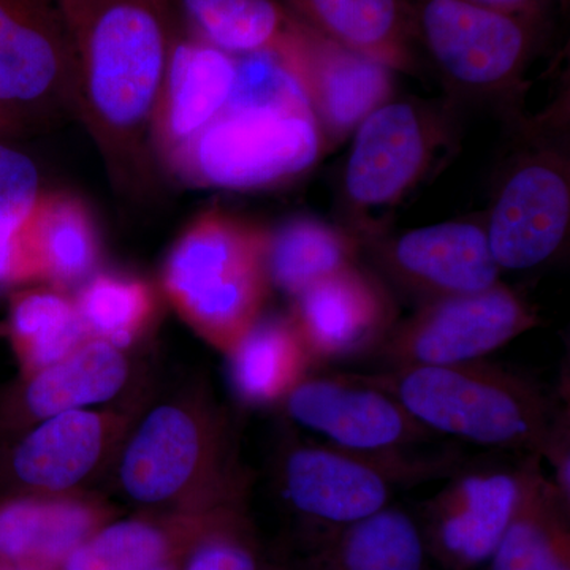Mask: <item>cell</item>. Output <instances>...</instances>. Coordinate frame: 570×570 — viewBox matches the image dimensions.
Here are the masks:
<instances>
[{
  "mask_svg": "<svg viewBox=\"0 0 570 570\" xmlns=\"http://www.w3.org/2000/svg\"><path fill=\"white\" fill-rule=\"evenodd\" d=\"M78 62L80 122L116 190L154 178L151 130L171 40L174 0H59Z\"/></svg>",
  "mask_w": 570,
  "mask_h": 570,
  "instance_id": "cell-1",
  "label": "cell"
},
{
  "mask_svg": "<svg viewBox=\"0 0 570 570\" xmlns=\"http://www.w3.org/2000/svg\"><path fill=\"white\" fill-rule=\"evenodd\" d=\"M325 146L306 96L273 52L236 56L223 111L164 165L193 187L261 190L309 171Z\"/></svg>",
  "mask_w": 570,
  "mask_h": 570,
  "instance_id": "cell-2",
  "label": "cell"
},
{
  "mask_svg": "<svg viewBox=\"0 0 570 570\" xmlns=\"http://www.w3.org/2000/svg\"><path fill=\"white\" fill-rule=\"evenodd\" d=\"M110 475L119 497L138 510L247 509L250 475L234 420L205 385L148 401Z\"/></svg>",
  "mask_w": 570,
  "mask_h": 570,
  "instance_id": "cell-3",
  "label": "cell"
},
{
  "mask_svg": "<svg viewBox=\"0 0 570 570\" xmlns=\"http://www.w3.org/2000/svg\"><path fill=\"white\" fill-rule=\"evenodd\" d=\"M358 377L400 401L436 436L521 456L542 459L560 411L534 381L485 360L390 367Z\"/></svg>",
  "mask_w": 570,
  "mask_h": 570,
  "instance_id": "cell-4",
  "label": "cell"
},
{
  "mask_svg": "<svg viewBox=\"0 0 570 570\" xmlns=\"http://www.w3.org/2000/svg\"><path fill=\"white\" fill-rule=\"evenodd\" d=\"M269 230L214 208L195 217L164 265L165 295L205 343L228 355L264 316Z\"/></svg>",
  "mask_w": 570,
  "mask_h": 570,
  "instance_id": "cell-5",
  "label": "cell"
},
{
  "mask_svg": "<svg viewBox=\"0 0 570 570\" xmlns=\"http://www.w3.org/2000/svg\"><path fill=\"white\" fill-rule=\"evenodd\" d=\"M515 140L494 179L483 225L501 272L549 264L569 239V99L512 121Z\"/></svg>",
  "mask_w": 570,
  "mask_h": 570,
  "instance_id": "cell-6",
  "label": "cell"
},
{
  "mask_svg": "<svg viewBox=\"0 0 570 570\" xmlns=\"http://www.w3.org/2000/svg\"><path fill=\"white\" fill-rule=\"evenodd\" d=\"M450 102L390 99L356 127L344 165L341 200L362 239L384 234L390 213L449 163L459 145Z\"/></svg>",
  "mask_w": 570,
  "mask_h": 570,
  "instance_id": "cell-7",
  "label": "cell"
},
{
  "mask_svg": "<svg viewBox=\"0 0 570 570\" xmlns=\"http://www.w3.org/2000/svg\"><path fill=\"white\" fill-rule=\"evenodd\" d=\"M415 33L456 96L501 105L521 118L524 75L538 55L543 17L502 13L468 0H420Z\"/></svg>",
  "mask_w": 570,
  "mask_h": 570,
  "instance_id": "cell-8",
  "label": "cell"
},
{
  "mask_svg": "<svg viewBox=\"0 0 570 570\" xmlns=\"http://www.w3.org/2000/svg\"><path fill=\"white\" fill-rule=\"evenodd\" d=\"M453 455H362L326 442L287 439L276 455V489L307 523L343 527L392 504L396 487L459 471Z\"/></svg>",
  "mask_w": 570,
  "mask_h": 570,
  "instance_id": "cell-9",
  "label": "cell"
},
{
  "mask_svg": "<svg viewBox=\"0 0 570 570\" xmlns=\"http://www.w3.org/2000/svg\"><path fill=\"white\" fill-rule=\"evenodd\" d=\"M138 392L108 406L63 412L0 441V497L91 491L110 474L148 404Z\"/></svg>",
  "mask_w": 570,
  "mask_h": 570,
  "instance_id": "cell-10",
  "label": "cell"
},
{
  "mask_svg": "<svg viewBox=\"0 0 570 570\" xmlns=\"http://www.w3.org/2000/svg\"><path fill=\"white\" fill-rule=\"evenodd\" d=\"M78 62L59 0H0V118L10 130L80 121Z\"/></svg>",
  "mask_w": 570,
  "mask_h": 570,
  "instance_id": "cell-11",
  "label": "cell"
},
{
  "mask_svg": "<svg viewBox=\"0 0 570 570\" xmlns=\"http://www.w3.org/2000/svg\"><path fill=\"white\" fill-rule=\"evenodd\" d=\"M540 324L538 311L499 281L474 294L423 302L373 352L390 367L444 366L483 360Z\"/></svg>",
  "mask_w": 570,
  "mask_h": 570,
  "instance_id": "cell-12",
  "label": "cell"
},
{
  "mask_svg": "<svg viewBox=\"0 0 570 570\" xmlns=\"http://www.w3.org/2000/svg\"><path fill=\"white\" fill-rule=\"evenodd\" d=\"M279 406L295 425L324 438L326 444L362 455H404L438 438L400 401L358 374L309 373Z\"/></svg>",
  "mask_w": 570,
  "mask_h": 570,
  "instance_id": "cell-13",
  "label": "cell"
},
{
  "mask_svg": "<svg viewBox=\"0 0 570 570\" xmlns=\"http://www.w3.org/2000/svg\"><path fill=\"white\" fill-rule=\"evenodd\" d=\"M275 55L305 94L325 153L343 145L371 112L392 99L395 71L326 39L298 18Z\"/></svg>",
  "mask_w": 570,
  "mask_h": 570,
  "instance_id": "cell-14",
  "label": "cell"
},
{
  "mask_svg": "<svg viewBox=\"0 0 570 570\" xmlns=\"http://www.w3.org/2000/svg\"><path fill=\"white\" fill-rule=\"evenodd\" d=\"M521 478L523 460L450 475L419 519L431 560L444 570L485 568L515 513Z\"/></svg>",
  "mask_w": 570,
  "mask_h": 570,
  "instance_id": "cell-15",
  "label": "cell"
},
{
  "mask_svg": "<svg viewBox=\"0 0 570 570\" xmlns=\"http://www.w3.org/2000/svg\"><path fill=\"white\" fill-rule=\"evenodd\" d=\"M365 246L385 276L423 302L485 291L501 275L483 220L426 225Z\"/></svg>",
  "mask_w": 570,
  "mask_h": 570,
  "instance_id": "cell-16",
  "label": "cell"
},
{
  "mask_svg": "<svg viewBox=\"0 0 570 570\" xmlns=\"http://www.w3.org/2000/svg\"><path fill=\"white\" fill-rule=\"evenodd\" d=\"M313 366L373 355L397 322L387 285L358 264L294 298L292 313Z\"/></svg>",
  "mask_w": 570,
  "mask_h": 570,
  "instance_id": "cell-17",
  "label": "cell"
},
{
  "mask_svg": "<svg viewBox=\"0 0 570 570\" xmlns=\"http://www.w3.org/2000/svg\"><path fill=\"white\" fill-rule=\"evenodd\" d=\"M134 376L129 351L89 337L52 365L0 390V441L63 412L108 406L129 395Z\"/></svg>",
  "mask_w": 570,
  "mask_h": 570,
  "instance_id": "cell-18",
  "label": "cell"
},
{
  "mask_svg": "<svg viewBox=\"0 0 570 570\" xmlns=\"http://www.w3.org/2000/svg\"><path fill=\"white\" fill-rule=\"evenodd\" d=\"M235 77V56L175 31L153 119L157 163L164 167L223 111Z\"/></svg>",
  "mask_w": 570,
  "mask_h": 570,
  "instance_id": "cell-19",
  "label": "cell"
},
{
  "mask_svg": "<svg viewBox=\"0 0 570 570\" xmlns=\"http://www.w3.org/2000/svg\"><path fill=\"white\" fill-rule=\"evenodd\" d=\"M119 517L92 491L0 497V558L36 570H59L71 551Z\"/></svg>",
  "mask_w": 570,
  "mask_h": 570,
  "instance_id": "cell-20",
  "label": "cell"
},
{
  "mask_svg": "<svg viewBox=\"0 0 570 570\" xmlns=\"http://www.w3.org/2000/svg\"><path fill=\"white\" fill-rule=\"evenodd\" d=\"M247 509L140 510L116 517L71 551L59 570H153L181 560L198 540Z\"/></svg>",
  "mask_w": 570,
  "mask_h": 570,
  "instance_id": "cell-21",
  "label": "cell"
},
{
  "mask_svg": "<svg viewBox=\"0 0 570 570\" xmlns=\"http://www.w3.org/2000/svg\"><path fill=\"white\" fill-rule=\"evenodd\" d=\"M100 239L91 213L69 194H41L22 227V284L41 283L67 292L97 273Z\"/></svg>",
  "mask_w": 570,
  "mask_h": 570,
  "instance_id": "cell-22",
  "label": "cell"
},
{
  "mask_svg": "<svg viewBox=\"0 0 570 570\" xmlns=\"http://www.w3.org/2000/svg\"><path fill=\"white\" fill-rule=\"evenodd\" d=\"M311 29L395 73L419 70L414 9L406 0H279Z\"/></svg>",
  "mask_w": 570,
  "mask_h": 570,
  "instance_id": "cell-23",
  "label": "cell"
},
{
  "mask_svg": "<svg viewBox=\"0 0 570 570\" xmlns=\"http://www.w3.org/2000/svg\"><path fill=\"white\" fill-rule=\"evenodd\" d=\"M542 461L523 456L515 513L485 570H570V502L543 472Z\"/></svg>",
  "mask_w": 570,
  "mask_h": 570,
  "instance_id": "cell-24",
  "label": "cell"
},
{
  "mask_svg": "<svg viewBox=\"0 0 570 570\" xmlns=\"http://www.w3.org/2000/svg\"><path fill=\"white\" fill-rule=\"evenodd\" d=\"M425 538L417 517L400 505L328 528L307 557V570H428Z\"/></svg>",
  "mask_w": 570,
  "mask_h": 570,
  "instance_id": "cell-25",
  "label": "cell"
},
{
  "mask_svg": "<svg viewBox=\"0 0 570 570\" xmlns=\"http://www.w3.org/2000/svg\"><path fill=\"white\" fill-rule=\"evenodd\" d=\"M228 360V381L245 406H275L311 373L313 362L291 316L255 322Z\"/></svg>",
  "mask_w": 570,
  "mask_h": 570,
  "instance_id": "cell-26",
  "label": "cell"
},
{
  "mask_svg": "<svg viewBox=\"0 0 570 570\" xmlns=\"http://www.w3.org/2000/svg\"><path fill=\"white\" fill-rule=\"evenodd\" d=\"M362 239L346 227L313 216H295L269 230L266 273L269 284L292 299L318 281L356 264Z\"/></svg>",
  "mask_w": 570,
  "mask_h": 570,
  "instance_id": "cell-27",
  "label": "cell"
},
{
  "mask_svg": "<svg viewBox=\"0 0 570 570\" xmlns=\"http://www.w3.org/2000/svg\"><path fill=\"white\" fill-rule=\"evenodd\" d=\"M9 337L20 376H28L77 351L92 336L75 298L59 288L39 285L11 295Z\"/></svg>",
  "mask_w": 570,
  "mask_h": 570,
  "instance_id": "cell-28",
  "label": "cell"
},
{
  "mask_svg": "<svg viewBox=\"0 0 570 570\" xmlns=\"http://www.w3.org/2000/svg\"><path fill=\"white\" fill-rule=\"evenodd\" d=\"M189 36L232 56L277 52L291 31L279 0H174Z\"/></svg>",
  "mask_w": 570,
  "mask_h": 570,
  "instance_id": "cell-29",
  "label": "cell"
},
{
  "mask_svg": "<svg viewBox=\"0 0 570 570\" xmlns=\"http://www.w3.org/2000/svg\"><path fill=\"white\" fill-rule=\"evenodd\" d=\"M75 305L89 335L129 351L156 317L151 285L138 277L96 273L81 285Z\"/></svg>",
  "mask_w": 570,
  "mask_h": 570,
  "instance_id": "cell-30",
  "label": "cell"
},
{
  "mask_svg": "<svg viewBox=\"0 0 570 570\" xmlns=\"http://www.w3.org/2000/svg\"><path fill=\"white\" fill-rule=\"evenodd\" d=\"M41 194L31 157L0 142V291L22 285L21 230Z\"/></svg>",
  "mask_w": 570,
  "mask_h": 570,
  "instance_id": "cell-31",
  "label": "cell"
},
{
  "mask_svg": "<svg viewBox=\"0 0 570 570\" xmlns=\"http://www.w3.org/2000/svg\"><path fill=\"white\" fill-rule=\"evenodd\" d=\"M266 558L245 512L206 534L184 554L179 570H264Z\"/></svg>",
  "mask_w": 570,
  "mask_h": 570,
  "instance_id": "cell-32",
  "label": "cell"
},
{
  "mask_svg": "<svg viewBox=\"0 0 570 570\" xmlns=\"http://www.w3.org/2000/svg\"><path fill=\"white\" fill-rule=\"evenodd\" d=\"M569 412L558 411L553 428L546 449H543L542 460H549L551 471V482L560 491L562 498L570 502V441H569Z\"/></svg>",
  "mask_w": 570,
  "mask_h": 570,
  "instance_id": "cell-33",
  "label": "cell"
},
{
  "mask_svg": "<svg viewBox=\"0 0 570 570\" xmlns=\"http://www.w3.org/2000/svg\"><path fill=\"white\" fill-rule=\"evenodd\" d=\"M485 9L502 13L524 14V17H543L554 0H468Z\"/></svg>",
  "mask_w": 570,
  "mask_h": 570,
  "instance_id": "cell-34",
  "label": "cell"
},
{
  "mask_svg": "<svg viewBox=\"0 0 570 570\" xmlns=\"http://www.w3.org/2000/svg\"><path fill=\"white\" fill-rule=\"evenodd\" d=\"M0 570H36V569H29L24 568V566H18L13 564V562L2 560L0 558Z\"/></svg>",
  "mask_w": 570,
  "mask_h": 570,
  "instance_id": "cell-35",
  "label": "cell"
},
{
  "mask_svg": "<svg viewBox=\"0 0 570 570\" xmlns=\"http://www.w3.org/2000/svg\"><path fill=\"white\" fill-rule=\"evenodd\" d=\"M264 570H294V569L288 568V566L283 564V562L266 560Z\"/></svg>",
  "mask_w": 570,
  "mask_h": 570,
  "instance_id": "cell-36",
  "label": "cell"
},
{
  "mask_svg": "<svg viewBox=\"0 0 570 570\" xmlns=\"http://www.w3.org/2000/svg\"><path fill=\"white\" fill-rule=\"evenodd\" d=\"M183 558H181V560H183ZM181 560L167 562V564L160 566V568H156L153 570H179V562H181Z\"/></svg>",
  "mask_w": 570,
  "mask_h": 570,
  "instance_id": "cell-37",
  "label": "cell"
},
{
  "mask_svg": "<svg viewBox=\"0 0 570 570\" xmlns=\"http://www.w3.org/2000/svg\"><path fill=\"white\" fill-rule=\"evenodd\" d=\"M9 129V126H7L6 121H3L2 118H0V132H7Z\"/></svg>",
  "mask_w": 570,
  "mask_h": 570,
  "instance_id": "cell-38",
  "label": "cell"
}]
</instances>
